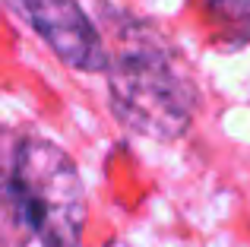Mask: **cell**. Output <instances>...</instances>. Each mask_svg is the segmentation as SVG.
<instances>
[{
    "label": "cell",
    "instance_id": "6da1fadb",
    "mask_svg": "<svg viewBox=\"0 0 250 247\" xmlns=\"http://www.w3.org/2000/svg\"><path fill=\"white\" fill-rule=\"evenodd\" d=\"M114 118L140 136L171 143L187 133L196 111V86L168 41L146 22H117V48L108 63Z\"/></svg>",
    "mask_w": 250,
    "mask_h": 247
},
{
    "label": "cell",
    "instance_id": "5b68a950",
    "mask_svg": "<svg viewBox=\"0 0 250 247\" xmlns=\"http://www.w3.org/2000/svg\"><path fill=\"white\" fill-rule=\"evenodd\" d=\"M111 247H127V244H121V241H114V244H111Z\"/></svg>",
    "mask_w": 250,
    "mask_h": 247
},
{
    "label": "cell",
    "instance_id": "277c9868",
    "mask_svg": "<svg viewBox=\"0 0 250 247\" xmlns=\"http://www.w3.org/2000/svg\"><path fill=\"white\" fill-rule=\"evenodd\" d=\"M206 6L219 22L228 48H244L250 41V0H206Z\"/></svg>",
    "mask_w": 250,
    "mask_h": 247
},
{
    "label": "cell",
    "instance_id": "7a4b0ae2",
    "mask_svg": "<svg viewBox=\"0 0 250 247\" xmlns=\"http://www.w3.org/2000/svg\"><path fill=\"white\" fill-rule=\"evenodd\" d=\"M19 225L42 247H83L85 187L80 168L48 140H22L3 181Z\"/></svg>",
    "mask_w": 250,
    "mask_h": 247
},
{
    "label": "cell",
    "instance_id": "3957f363",
    "mask_svg": "<svg viewBox=\"0 0 250 247\" xmlns=\"http://www.w3.org/2000/svg\"><path fill=\"white\" fill-rule=\"evenodd\" d=\"M6 6L19 13L67 67L83 73H108L111 51L76 0H6Z\"/></svg>",
    "mask_w": 250,
    "mask_h": 247
}]
</instances>
